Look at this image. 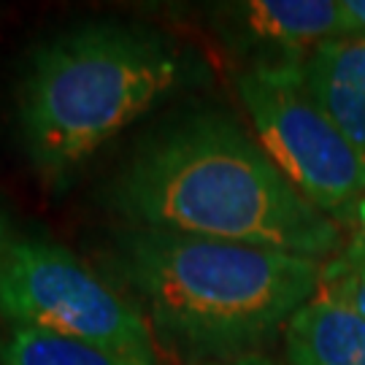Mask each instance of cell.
<instances>
[{"label": "cell", "instance_id": "11", "mask_svg": "<svg viewBox=\"0 0 365 365\" xmlns=\"http://www.w3.org/2000/svg\"><path fill=\"white\" fill-rule=\"evenodd\" d=\"M349 227H352V233H349L346 244H344V255L365 262V197H363V203L357 206V211H354Z\"/></svg>", "mask_w": 365, "mask_h": 365}, {"label": "cell", "instance_id": "7", "mask_svg": "<svg viewBox=\"0 0 365 365\" xmlns=\"http://www.w3.org/2000/svg\"><path fill=\"white\" fill-rule=\"evenodd\" d=\"M303 81L344 135L365 155V36L352 33L317 46Z\"/></svg>", "mask_w": 365, "mask_h": 365}, {"label": "cell", "instance_id": "2", "mask_svg": "<svg viewBox=\"0 0 365 365\" xmlns=\"http://www.w3.org/2000/svg\"><path fill=\"white\" fill-rule=\"evenodd\" d=\"M206 78L203 60L155 27H68L36 43L19 71L16 146L41 182L66 192L108 141Z\"/></svg>", "mask_w": 365, "mask_h": 365}, {"label": "cell", "instance_id": "6", "mask_svg": "<svg viewBox=\"0 0 365 365\" xmlns=\"http://www.w3.org/2000/svg\"><path fill=\"white\" fill-rule=\"evenodd\" d=\"M211 19L227 49L247 68L303 66L327 41L360 33L344 0H238L211 6Z\"/></svg>", "mask_w": 365, "mask_h": 365}, {"label": "cell", "instance_id": "8", "mask_svg": "<svg viewBox=\"0 0 365 365\" xmlns=\"http://www.w3.org/2000/svg\"><path fill=\"white\" fill-rule=\"evenodd\" d=\"M287 365H365V317L317 292L284 327Z\"/></svg>", "mask_w": 365, "mask_h": 365}, {"label": "cell", "instance_id": "12", "mask_svg": "<svg viewBox=\"0 0 365 365\" xmlns=\"http://www.w3.org/2000/svg\"><path fill=\"white\" fill-rule=\"evenodd\" d=\"M195 365H276L274 360L262 357V354H244V357H230V360H209V363H195Z\"/></svg>", "mask_w": 365, "mask_h": 365}, {"label": "cell", "instance_id": "13", "mask_svg": "<svg viewBox=\"0 0 365 365\" xmlns=\"http://www.w3.org/2000/svg\"><path fill=\"white\" fill-rule=\"evenodd\" d=\"M14 235L16 233H14L11 222H9V214L0 209V262H3V255H6V249H9Z\"/></svg>", "mask_w": 365, "mask_h": 365}, {"label": "cell", "instance_id": "1", "mask_svg": "<svg viewBox=\"0 0 365 365\" xmlns=\"http://www.w3.org/2000/svg\"><path fill=\"white\" fill-rule=\"evenodd\" d=\"M108 206L130 227L233 241L325 260L341 230L287 182L233 117L187 111L130 152L108 184Z\"/></svg>", "mask_w": 365, "mask_h": 365}, {"label": "cell", "instance_id": "9", "mask_svg": "<svg viewBox=\"0 0 365 365\" xmlns=\"http://www.w3.org/2000/svg\"><path fill=\"white\" fill-rule=\"evenodd\" d=\"M0 365H146L87 341L57 336L49 330L6 325L0 336Z\"/></svg>", "mask_w": 365, "mask_h": 365}, {"label": "cell", "instance_id": "3", "mask_svg": "<svg viewBox=\"0 0 365 365\" xmlns=\"http://www.w3.org/2000/svg\"><path fill=\"white\" fill-rule=\"evenodd\" d=\"M114 260L155 333L217 360L284 333L319 292L325 268L289 252L146 227L119 233Z\"/></svg>", "mask_w": 365, "mask_h": 365}, {"label": "cell", "instance_id": "5", "mask_svg": "<svg viewBox=\"0 0 365 365\" xmlns=\"http://www.w3.org/2000/svg\"><path fill=\"white\" fill-rule=\"evenodd\" d=\"M235 90L287 182L327 220L349 225L365 197V155L309 92L303 66L244 68Z\"/></svg>", "mask_w": 365, "mask_h": 365}, {"label": "cell", "instance_id": "4", "mask_svg": "<svg viewBox=\"0 0 365 365\" xmlns=\"http://www.w3.org/2000/svg\"><path fill=\"white\" fill-rule=\"evenodd\" d=\"M0 322L49 330L157 365L155 330L144 309L49 238H11L0 262Z\"/></svg>", "mask_w": 365, "mask_h": 365}, {"label": "cell", "instance_id": "14", "mask_svg": "<svg viewBox=\"0 0 365 365\" xmlns=\"http://www.w3.org/2000/svg\"><path fill=\"white\" fill-rule=\"evenodd\" d=\"M344 3H346V11L354 19L357 30L365 36V0H344Z\"/></svg>", "mask_w": 365, "mask_h": 365}, {"label": "cell", "instance_id": "10", "mask_svg": "<svg viewBox=\"0 0 365 365\" xmlns=\"http://www.w3.org/2000/svg\"><path fill=\"white\" fill-rule=\"evenodd\" d=\"M322 292L330 298L341 300L346 306H352L354 312L365 317V262L346 257L339 252L330 262L322 268Z\"/></svg>", "mask_w": 365, "mask_h": 365}]
</instances>
